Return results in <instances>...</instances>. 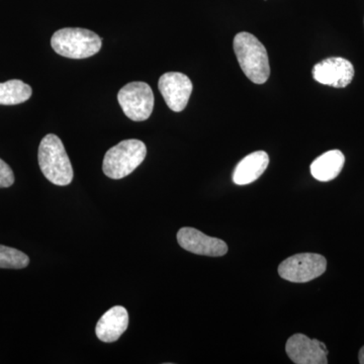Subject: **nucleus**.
Here are the masks:
<instances>
[{
    "mask_svg": "<svg viewBox=\"0 0 364 364\" xmlns=\"http://www.w3.org/2000/svg\"><path fill=\"white\" fill-rule=\"evenodd\" d=\"M235 54L242 71L255 85L267 82L270 75L269 60L267 49L250 33H237L233 43Z\"/></svg>",
    "mask_w": 364,
    "mask_h": 364,
    "instance_id": "nucleus-1",
    "label": "nucleus"
},
{
    "mask_svg": "<svg viewBox=\"0 0 364 364\" xmlns=\"http://www.w3.org/2000/svg\"><path fill=\"white\" fill-rule=\"evenodd\" d=\"M38 159L40 168L48 181L59 186L71 183L73 168L58 136L49 134L43 138L39 146Z\"/></svg>",
    "mask_w": 364,
    "mask_h": 364,
    "instance_id": "nucleus-2",
    "label": "nucleus"
},
{
    "mask_svg": "<svg viewBox=\"0 0 364 364\" xmlns=\"http://www.w3.org/2000/svg\"><path fill=\"white\" fill-rule=\"evenodd\" d=\"M51 45L54 51L70 59H85L100 52L102 39L90 30L65 28L53 35Z\"/></svg>",
    "mask_w": 364,
    "mask_h": 364,
    "instance_id": "nucleus-3",
    "label": "nucleus"
},
{
    "mask_svg": "<svg viewBox=\"0 0 364 364\" xmlns=\"http://www.w3.org/2000/svg\"><path fill=\"white\" fill-rule=\"evenodd\" d=\"M146 155L147 148L142 141L136 139L122 141L105 153L102 170L109 178H124L140 166Z\"/></svg>",
    "mask_w": 364,
    "mask_h": 364,
    "instance_id": "nucleus-4",
    "label": "nucleus"
},
{
    "mask_svg": "<svg viewBox=\"0 0 364 364\" xmlns=\"http://www.w3.org/2000/svg\"><path fill=\"white\" fill-rule=\"evenodd\" d=\"M123 112L134 122L149 119L154 109V95L149 85L141 81L128 83L117 95Z\"/></svg>",
    "mask_w": 364,
    "mask_h": 364,
    "instance_id": "nucleus-5",
    "label": "nucleus"
},
{
    "mask_svg": "<svg viewBox=\"0 0 364 364\" xmlns=\"http://www.w3.org/2000/svg\"><path fill=\"white\" fill-rule=\"evenodd\" d=\"M327 260L316 253H299L282 261L279 267L282 279L291 282H308L324 274Z\"/></svg>",
    "mask_w": 364,
    "mask_h": 364,
    "instance_id": "nucleus-6",
    "label": "nucleus"
},
{
    "mask_svg": "<svg viewBox=\"0 0 364 364\" xmlns=\"http://www.w3.org/2000/svg\"><path fill=\"white\" fill-rule=\"evenodd\" d=\"M312 73L314 79L321 85L344 88L350 85L355 71L348 60L331 57L316 64Z\"/></svg>",
    "mask_w": 364,
    "mask_h": 364,
    "instance_id": "nucleus-7",
    "label": "nucleus"
},
{
    "mask_svg": "<svg viewBox=\"0 0 364 364\" xmlns=\"http://www.w3.org/2000/svg\"><path fill=\"white\" fill-rule=\"evenodd\" d=\"M287 356L296 364H327V347L317 339H311L304 334H294L286 344Z\"/></svg>",
    "mask_w": 364,
    "mask_h": 364,
    "instance_id": "nucleus-8",
    "label": "nucleus"
},
{
    "mask_svg": "<svg viewBox=\"0 0 364 364\" xmlns=\"http://www.w3.org/2000/svg\"><path fill=\"white\" fill-rule=\"evenodd\" d=\"M158 87L169 109L176 112L186 109L193 92L191 79L179 72L163 74L159 79Z\"/></svg>",
    "mask_w": 364,
    "mask_h": 364,
    "instance_id": "nucleus-9",
    "label": "nucleus"
},
{
    "mask_svg": "<svg viewBox=\"0 0 364 364\" xmlns=\"http://www.w3.org/2000/svg\"><path fill=\"white\" fill-rule=\"evenodd\" d=\"M177 242L184 250L196 255L220 257L229 250L227 244L221 239L208 236L195 228H181L177 233Z\"/></svg>",
    "mask_w": 364,
    "mask_h": 364,
    "instance_id": "nucleus-10",
    "label": "nucleus"
},
{
    "mask_svg": "<svg viewBox=\"0 0 364 364\" xmlns=\"http://www.w3.org/2000/svg\"><path fill=\"white\" fill-rule=\"evenodd\" d=\"M129 326L128 311L122 306H116L109 309L100 318L95 327V334L100 341L105 343H112L119 339L126 332Z\"/></svg>",
    "mask_w": 364,
    "mask_h": 364,
    "instance_id": "nucleus-11",
    "label": "nucleus"
},
{
    "mask_svg": "<svg viewBox=\"0 0 364 364\" xmlns=\"http://www.w3.org/2000/svg\"><path fill=\"white\" fill-rule=\"evenodd\" d=\"M269 156L264 151H256L241 160L234 170L233 181L238 186L252 183L267 169Z\"/></svg>",
    "mask_w": 364,
    "mask_h": 364,
    "instance_id": "nucleus-12",
    "label": "nucleus"
},
{
    "mask_svg": "<svg viewBox=\"0 0 364 364\" xmlns=\"http://www.w3.org/2000/svg\"><path fill=\"white\" fill-rule=\"evenodd\" d=\"M345 157L340 150H331L318 156L311 165V173L318 181H331L343 169Z\"/></svg>",
    "mask_w": 364,
    "mask_h": 364,
    "instance_id": "nucleus-13",
    "label": "nucleus"
},
{
    "mask_svg": "<svg viewBox=\"0 0 364 364\" xmlns=\"http://www.w3.org/2000/svg\"><path fill=\"white\" fill-rule=\"evenodd\" d=\"M32 87L18 79L0 83V105L23 104L32 97Z\"/></svg>",
    "mask_w": 364,
    "mask_h": 364,
    "instance_id": "nucleus-14",
    "label": "nucleus"
},
{
    "mask_svg": "<svg viewBox=\"0 0 364 364\" xmlns=\"http://www.w3.org/2000/svg\"><path fill=\"white\" fill-rule=\"evenodd\" d=\"M30 258L18 249L0 245V268L23 269L28 267Z\"/></svg>",
    "mask_w": 364,
    "mask_h": 364,
    "instance_id": "nucleus-15",
    "label": "nucleus"
},
{
    "mask_svg": "<svg viewBox=\"0 0 364 364\" xmlns=\"http://www.w3.org/2000/svg\"><path fill=\"white\" fill-rule=\"evenodd\" d=\"M14 183L13 169L7 163L0 159V188H6Z\"/></svg>",
    "mask_w": 364,
    "mask_h": 364,
    "instance_id": "nucleus-16",
    "label": "nucleus"
},
{
    "mask_svg": "<svg viewBox=\"0 0 364 364\" xmlns=\"http://www.w3.org/2000/svg\"><path fill=\"white\" fill-rule=\"evenodd\" d=\"M358 361L360 364H364V346L360 349L358 354Z\"/></svg>",
    "mask_w": 364,
    "mask_h": 364,
    "instance_id": "nucleus-17",
    "label": "nucleus"
}]
</instances>
